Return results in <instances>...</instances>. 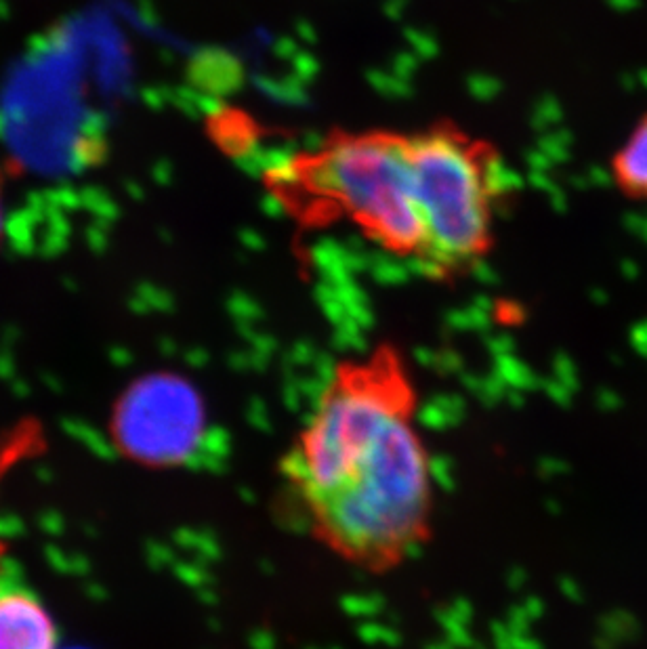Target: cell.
<instances>
[{"mask_svg": "<svg viewBox=\"0 0 647 649\" xmlns=\"http://www.w3.org/2000/svg\"><path fill=\"white\" fill-rule=\"evenodd\" d=\"M278 473L292 515L353 568L383 574L419 551L435 477L402 353L383 345L332 370Z\"/></svg>", "mask_w": 647, "mask_h": 649, "instance_id": "cell-1", "label": "cell"}, {"mask_svg": "<svg viewBox=\"0 0 647 649\" xmlns=\"http://www.w3.org/2000/svg\"><path fill=\"white\" fill-rule=\"evenodd\" d=\"M271 185L309 223L347 221L379 248L412 263L421 253L410 133H335L278 166Z\"/></svg>", "mask_w": 647, "mask_h": 649, "instance_id": "cell-2", "label": "cell"}, {"mask_svg": "<svg viewBox=\"0 0 647 649\" xmlns=\"http://www.w3.org/2000/svg\"><path fill=\"white\" fill-rule=\"evenodd\" d=\"M423 244L414 265L435 282H454L492 250L505 166L490 143L440 122L410 133Z\"/></svg>", "mask_w": 647, "mask_h": 649, "instance_id": "cell-3", "label": "cell"}, {"mask_svg": "<svg viewBox=\"0 0 647 649\" xmlns=\"http://www.w3.org/2000/svg\"><path fill=\"white\" fill-rule=\"evenodd\" d=\"M202 406L179 376H143L124 391L114 412V433L124 452L145 463H175L196 444Z\"/></svg>", "mask_w": 647, "mask_h": 649, "instance_id": "cell-4", "label": "cell"}, {"mask_svg": "<svg viewBox=\"0 0 647 649\" xmlns=\"http://www.w3.org/2000/svg\"><path fill=\"white\" fill-rule=\"evenodd\" d=\"M57 626L40 599L22 586H0V649H55Z\"/></svg>", "mask_w": 647, "mask_h": 649, "instance_id": "cell-5", "label": "cell"}, {"mask_svg": "<svg viewBox=\"0 0 647 649\" xmlns=\"http://www.w3.org/2000/svg\"><path fill=\"white\" fill-rule=\"evenodd\" d=\"M616 177L631 194L647 196V120L616 158Z\"/></svg>", "mask_w": 647, "mask_h": 649, "instance_id": "cell-6", "label": "cell"}, {"mask_svg": "<svg viewBox=\"0 0 647 649\" xmlns=\"http://www.w3.org/2000/svg\"><path fill=\"white\" fill-rule=\"evenodd\" d=\"M5 236V192H3V179H0V242Z\"/></svg>", "mask_w": 647, "mask_h": 649, "instance_id": "cell-7", "label": "cell"}]
</instances>
